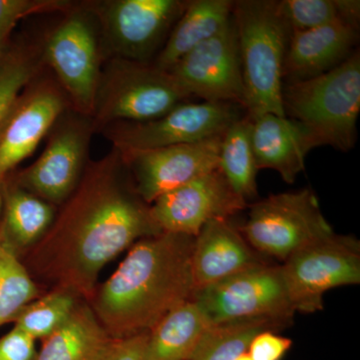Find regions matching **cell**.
I'll list each match as a JSON object with an SVG mask.
<instances>
[{
	"label": "cell",
	"instance_id": "cell-8",
	"mask_svg": "<svg viewBox=\"0 0 360 360\" xmlns=\"http://www.w3.org/2000/svg\"><path fill=\"white\" fill-rule=\"evenodd\" d=\"M281 271L295 311H321L328 290L360 283L359 240L333 232L293 253Z\"/></svg>",
	"mask_w": 360,
	"mask_h": 360
},
{
	"label": "cell",
	"instance_id": "cell-13",
	"mask_svg": "<svg viewBox=\"0 0 360 360\" xmlns=\"http://www.w3.org/2000/svg\"><path fill=\"white\" fill-rule=\"evenodd\" d=\"M168 72L189 98L238 104L245 110V86L233 22L198 45Z\"/></svg>",
	"mask_w": 360,
	"mask_h": 360
},
{
	"label": "cell",
	"instance_id": "cell-21",
	"mask_svg": "<svg viewBox=\"0 0 360 360\" xmlns=\"http://www.w3.org/2000/svg\"><path fill=\"white\" fill-rule=\"evenodd\" d=\"M115 340L89 303L79 300L65 323L42 340L35 360H101Z\"/></svg>",
	"mask_w": 360,
	"mask_h": 360
},
{
	"label": "cell",
	"instance_id": "cell-20",
	"mask_svg": "<svg viewBox=\"0 0 360 360\" xmlns=\"http://www.w3.org/2000/svg\"><path fill=\"white\" fill-rule=\"evenodd\" d=\"M233 1L193 0L175 23L153 65L168 71L194 49L212 39L232 20Z\"/></svg>",
	"mask_w": 360,
	"mask_h": 360
},
{
	"label": "cell",
	"instance_id": "cell-34",
	"mask_svg": "<svg viewBox=\"0 0 360 360\" xmlns=\"http://www.w3.org/2000/svg\"><path fill=\"white\" fill-rule=\"evenodd\" d=\"M15 26H7V27L0 30V54L4 51V45H6V40L8 39L9 35L11 34L13 28Z\"/></svg>",
	"mask_w": 360,
	"mask_h": 360
},
{
	"label": "cell",
	"instance_id": "cell-22",
	"mask_svg": "<svg viewBox=\"0 0 360 360\" xmlns=\"http://www.w3.org/2000/svg\"><path fill=\"white\" fill-rule=\"evenodd\" d=\"M210 326L196 302L187 300L149 331L146 360H191Z\"/></svg>",
	"mask_w": 360,
	"mask_h": 360
},
{
	"label": "cell",
	"instance_id": "cell-9",
	"mask_svg": "<svg viewBox=\"0 0 360 360\" xmlns=\"http://www.w3.org/2000/svg\"><path fill=\"white\" fill-rule=\"evenodd\" d=\"M243 110L234 103L187 101L155 120L113 122L101 131L113 148L122 151L194 143L221 136L243 116Z\"/></svg>",
	"mask_w": 360,
	"mask_h": 360
},
{
	"label": "cell",
	"instance_id": "cell-7",
	"mask_svg": "<svg viewBox=\"0 0 360 360\" xmlns=\"http://www.w3.org/2000/svg\"><path fill=\"white\" fill-rule=\"evenodd\" d=\"M191 300L210 324L262 319L284 326L295 312L281 266L266 262L195 291Z\"/></svg>",
	"mask_w": 360,
	"mask_h": 360
},
{
	"label": "cell",
	"instance_id": "cell-6",
	"mask_svg": "<svg viewBox=\"0 0 360 360\" xmlns=\"http://www.w3.org/2000/svg\"><path fill=\"white\" fill-rule=\"evenodd\" d=\"M309 188L271 194L255 202L243 227L257 252L285 262L296 251L333 233Z\"/></svg>",
	"mask_w": 360,
	"mask_h": 360
},
{
	"label": "cell",
	"instance_id": "cell-5",
	"mask_svg": "<svg viewBox=\"0 0 360 360\" xmlns=\"http://www.w3.org/2000/svg\"><path fill=\"white\" fill-rule=\"evenodd\" d=\"M188 99L168 71L115 58L101 70L92 123L98 131L113 122H148Z\"/></svg>",
	"mask_w": 360,
	"mask_h": 360
},
{
	"label": "cell",
	"instance_id": "cell-36",
	"mask_svg": "<svg viewBox=\"0 0 360 360\" xmlns=\"http://www.w3.org/2000/svg\"><path fill=\"white\" fill-rule=\"evenodd\" d=\"M236 360H252L250 359V355L248 354V352L246 354L240 355V356L238 357Z\"/></svg>",
	"mask_w": 360,
	"mask_h": 360
},
{
	"label": "cell",
	"instance_id": "cell-30",
	"mask_svg": "<svg viewBox=\"0 0 360 360\" xmlns=\"http://www.w3.org/2000/svg\"><path fill=\"white\" fill-rule=\"evenodd\" d=\"M72 4L61 0H0V30L15 26L26 16L53 11H70Z\"/></svg>",
	"mask_w": 360,
	"mask_h": 360
},
{
	"label": "cell",
	"instance_id": "cell-32",
	"mask_svg": "<svg viewBox=\"0 0 360 360\" xmlns=\"http://www.w3.org/2000/svg\"><path fill=\"white\" fill-rule=\"evenodd\" d=\"M35 340L20 329L13 328L0 338V360H35Z\"/></svg>",
	"mask_w": 360,
	"mask_h": 360
},
{
	"label": "cell",
	"instance_id": "cell-26",
	"mask_svg": "<svg viewBox=\"0 0 360 360\" xmlns=\"http://www.w3.org/2000/svg\"><path fill=\"white\" fill-rule=\"evenodd\" d=\"M39 297V290L18 250L0 226V326L11 321L21 309Z\"/></svg>",
	"mask_w": 360,
	"mask_h": 360
},
{
	"label": "cell",
	"instance_id": "cell-27",
	"mask_svg": "<svg viewBox=\"0 0 360 360\" xmlns=\"http://www.w3.org/2000/svg\"><path fill=\"white\" fill-rule=\"evenodd\" d=\"M78 302L70 292L52 290L26 304L11 321L33 340H42L65 323Z\"/></svg>",
	"mask_w": 360,
	"mask_h": 360
},
{
	"label": "cell",
	"instance_id": "cell-1",
	"mask_svg": "<svg viewBox=\"0 0 360 360\" xmlns=\"http://www.w3.org/2000/svg\"><path fill=\"white\" fill-rule=\"evenodd\" d=\"M117 149L87 162L82 179L30 252L32 274L91 302L99 274L139 239L161 233L149 205L130 188Z\"/></svg>",
	"mask_w": 360,
	"mask_h": 360
},
{
	"label": "cell",
	"instance_id": "cell-19",
	"mask_svg": "<svg viewBox=\"0 0 360 360\" xmlns=\"http://www.w3.org/2000/svg\"><path fill=\"white\" fill-rule=\"evenodd\" d=\"M251 143L258 169L276 170L290 184L304 170L305 158L315 148L302 125L274 113L251 120Z\"/></svg>",
	"mask_w": 360,
	"mask_h": 360
},
{
	"label": "cell",
	"instance_id": "cell-3",
	"mask_svg": "<svg viewBox=\"0 0 360 360\" xmlns=\"http://www.w3.org/2000/svg\"><path fill=\"white\" fill-rule=\"evenodd\" d=\"M232 22L238 37L245 86V110L251 120L284 115L283 65L290 30L278 1H233Z\"/></svg>",
	"mask_w": 360,
	"mask_h": 360
},
{
	"label": "cell",
	"instance_id": "cell-16",
	"mask_svg": "<svg viewBox=\"0 0 360 360\" xmlns=\"http://www.w3.org/2000/svg\"><path fill=\"white\" fill-rule=\"evenodd\" d=\"M68 105L53 78L37 75L25 87L0 127V179L32 155Z\"/></svg>",
	"mask_w": 360,
	"mask_h": 360
},
{
	"label": "cell",
	"instance_id": "cell-31",
	"mask_svg": "<svg viewBox=\"0 0 360 360\" xmlns=\"http://www.w3.org/2000/svg\"><path fill=\"white\" fill-rule=\"evenodd\" d=\"M292 345V340L276 335L272 330L255 336L248 347V354L252 360H281Z\"/></svg>",
	"mask_w": 360,
	"mask_h": 360
},
{
	"label": "cell",
	"instance_id": "cell-4",
	"mask_svg": "<svg viewBox=\"0 0 360 360\" xmlns=\"http://www.w3.org/2000/svg\"><path fill=\"white\" fill-rule=\"evenodd\" d=\"M286 117L309 132L315 148L328 146L347 153L357 141L360 111V54L319 77L283 85Z\"/></svg>",
	"mask_w": 360,
	"mask_h": 360
},
{
	"label": "cell",
	"instance_id": "cell-12",
	"mask_svg": "<svg viewBox=\"0 0 360 360\" xmlns=\"http://www.w3.org/2000/svg\"><path fill=\"white\" fill-rule=\"evenodd\" d=\"M187 2L182 0H111L94 13L115 58L148 63L162 49Z\"/></svg>",
	"mask_w": 360,
	"mask_h": 360
},
{
	"label": "cell",
	"instance_id": "cell-33",
	"mask_svg": "<svg viewBox=\"0 0 360 360\" xmlns=\"http://www.w3.org/2000/svg\"><path fill=\"white\" fill-rule=\"evenodd\" d=\"M148 333L115 340L101 360H146Z\"/></svg>",
	"mask_w": 360,
	"mask_h": 360
},
{
	"label": "cell",
	"instance_id": "cell-24",
	"mask_svg": "<svg viewBox=\"0 0 360 360\" xmlns=\"http://www.w3.org/2000/svg\"><path fill=\"white\" fill-rule=\"evenodd\" d=\"M4 226L14 248H32L49 231L56 217L54 206L14 186H4Z\"/></svg>",
	"mask_w": 360,
	"mask_h": 360
},
{
	"label": "cell",
	"instance_id": "cell-28",
	"mask_svg": "<svg viewBox=\"0 0 360 360\" xmlns=\"http://www.w3.org/2000/svg\"><path fill=\"white\" fill-rule=\"evenodd\" d=\"M0 61V127L6 122L18 97L39 75L44 61L37 45L20 47Z\"/></svg>",
	"mask_w": 360,
	"mask_h": 360
},
{
	"label": "cell",
	"instance_id": "cell-10",
	"mask_svg": "<svg viewBox=\"0 0 360 360\" xmlns=\"http://www.w3.org/2000/svg\"><path fill=\"white\" fill-rule=\"evenodd\" d=\"M42 56L75 112L92 117L103 70L89 16L79 11L66 16L45 40Z\"/></svg>",
	"mask_w": 360,
	"mask_h": 360
},
{
	"label": "cell",
	"instance_id": "cell-23",
	"mask_svg": "<svg viewBox=\"0 0 360 360\" xmlns=\"http://www.w3.org/2000/svg\"><path fill=\"white\" fill-rule=\"evenodd\" d=\"M220 172L246 202L257 198V165L251 143V118L241 116L221 136L219 149Z\"/></svg>",
	"mask_w": 360,
	"mask_h": 360
},
{
	"label": "cell",
	"instance_id": "cell-18",
	"mask_svg": "<svg viewBox=\"0 0 360 360\" xmlns=\"http://www.w3.org/2000/svg\"><path fill=\"white\" fill-rule=\"evenodd\" d=\"M359 28L343 21L290 33L283 82H304L341 65L354 53Z\"/></svg>",
	"mask_w": 360,
	"mask_h": 360
},
{
	"label": "cell",
	"instance_id": "cell-14",
	"mask_svg": "<svg viewBox=\"0 0 360 360\" xmlns=\"http://www.w3.org/2000/svg\"><path fill=\"white\" fill-rule=\"evenodd\" d=\"M222 136V135H221ZM221 136L146 150L120 151L146 205L219 167Z\"/></svg>",
	"mask_w": 360,
	"mask_h": 360
},
{
	"label": "cell",
	"instance_id": "cell-29",
	"mask_svg": "<svg viewBox=\"0 0 360 360\" xmlns=\"http://www.w3.org/2000/svg\"><path fill=\"white\" fill-rule=\"evenodd\" d=\"M278 6L290 33L343 21L340 0H281Z\"/></svg>",
	"mask_w": 360,
	"mask_h": 360
},
{
	"label": "cell",
	"instance_id": "cell-17",
	"mask_svg": "<svg viewBox=\"0 0 360 360\" xmlns=\"http://www.w3.org/2000/svg\"><path fill=\"white\" fill-rule=\"evenodd\" d=\"M262 264L264 260L229 219L212 220L194 238V292Z\"/></svg>",
	"mask_w": 360,
	"mask_h": 360
},
{
	"label": "cell",
	"instance_id": "cell-15",
	"mask_svg": "<svg viewBox=\"0 0 360 360\" xmlns=\"http://www.w3.org/2000/svg\"><path fill=\"white\" fill-rule=\"evenodd\" d=\"M246 205L217 168L160 196L149 212L161 232L195 238L208 222L229 219Z\"/></svg>",
	"mask_w": 360,
	"mask_h": 360
},
{
	"label": "cell",
	"instance_id": "cell-11",
	"mask_svg": "<svg viewBox=\"0 0 360 360\" xmlns=\"http://www.w3.org/2000/svg\"><path fill=\"white\" fill-rule=\"evenodd\" d=\"M44 153L18 176V186L51 205H61L77 188L86 167L91 117L63 113L51 130Z\"/></svg>",
	"mask_w": 360,
	"mask_h": 360
},
{
	"label": "cell",
	"instance_id": "cell-35",
	"mask_svg": "<svg viewBox=\"0 0 360 360\" xmlns=\"http://www.w3.org/2000/svg\"><path fill=\"white\" fill-rule=\"evenodd\" d=\"M2 206H4V179H0V214H1Z\"/></svg>",
	"mask_w": 360,
	"mask_h": 360
},
{
	"label": "cell",
	"instance_id": "cell-25",
	"mask_svg": "<svg viewBox=\"0 0 360 360\" xmlns=\"http://www.w3.org/2000/svg\"><path fill=\"white\" fill-rule=\"evenodd\" d=\"M279 326L283 324L262 319L210 324L191 360H236L248 352L255 336Z\"/></svg>",
	"mask_w": 360,
	"mask_h": 360
},
{
	"label": "cell",
	"instance_id": "cell-2",
	"mask_svg": "<svg viewBox=\"0 0 360 360\" xmlns=\"http://www.w3.org/2000/svg\"><path fill=\"white\" fill-rule=\"evenodd\" d=\"M194 238L161 232L139 239L90 307L113 340L148 333L194 293Z\"/></svg>",
	"mask_w": 360,
	"mask_h": 360
}]
</instances>
